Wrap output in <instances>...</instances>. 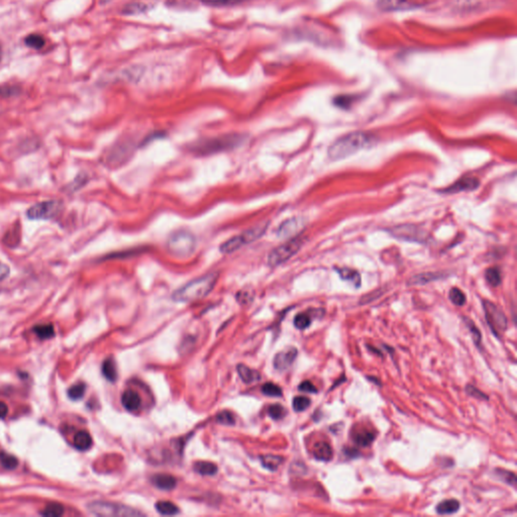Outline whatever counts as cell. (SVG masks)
<instances>
[{"mask_svg": "<svg viewBox=\"0 0 517 517\" xmlns=\"http://www.w3.org/2000/svg\"><path fill=\"white\" fill-rule=\"evenodd\" d=\"M372 144V137L365 133H351L337 139L329 148V157L332 161L346 159Z\"/></svg>", "mask_w": 517, "mask_h": 517, "instance_id": "obj_1", "label": "cell"}, {"mask_svg": "<svg viewBox=\"0 0 517 517\" xmlns=\"http://www.w3.org/2000/svg\"><path fill=\"white\" fill-rule=\"evenodd\" d=\"M218 281V274L210 273L194 279L173 293V299L177 302H191L207 296Z\"/></svg>", "mask_w": 517, "mask_h": 517, "instance_id": "obj_2", "label": "cell"}, {"mask_svg": "<svg viewBox=\"0 0 517 517\" xmlns=\"http://www.w3.org/2000/svg\"><path fill=\"white\" fill-rule=\"evenodd\" d=\"M245 139L242 136L238 135H230V136H223L220 138H213L208 139L204 141H199L196 144L191 146V152L195 153L196 155L204 156V155H210V154H217L220 152H223V150H229L232 148H235L239 147L242 143H244Z\"/></svg>", "mask_w": 517, "mask_h": 517, "instance_id": "obj_3", "label": "cell"}, {"mask_svg": "<svg viewBox=\"0 0 517 517\" xmlns=\"http://www.w3.org/2000/svg\"><path fill=\"white\" fill-rule=\"evenodd\" d=\"M195 247V238L191 232L186 230H179L172 233L167 241L169 253L177 258H187L191 256Z\"/></svg>", "mask_w": 517, "mask_h": 517, "instance_id": "obj_4", "label": "cell"}, {"mask_svg": "<svg viewBox=\"0 0 517 517\" xmlns=\"http://www.w3.org/2000/svg\"><path fill=\"white\" fill-rule=\"evenodd\" d=\"M268 227L267 223L258 224L238 235L233 236L221 246V252L222 254H230L242 249L244 246L249 245L258 240L265 233Z\"/></svg>", "mask_w": 517, "mask_h": 517, "instance_id": "obj_5", "label": "cell"}, {"mask_svg": "<svg viewBox=\"0 0 517 517\" xmlns=\"http://www.w3.org/2000/svg\"><path fill=\"white\" fill-rule=\"evenodd\" d=\"M88 511L97 516H141L142 512L126 505L114 502L95 501L87 506Z\"/></svg>", "mask_w": 517, "mask_h": 517, "instance_id": "obj_6", "label": "cell"}, {"mask_svg": "<svg viewBox=\"0 0 517 517\" xmlns=\"http://www.w3.org/2000/svg\"><path fill=\"white\" fill-rule=\"evenodd\" d=\"M485 317L491 332L496 337H500L508 328V319L501 308L489 300L483 301Z\"/></svg>", "mask_w": 517, "mask_h": 517, "instance_id": "obj_7", "label": "cell"}, {"mask_svg": "<svg viewBox=\"0 0 517 517\" xmlns=\"http://www.w3.org/2000/svg\"><path fill=\"white\" fill-rule=\"evenodd\" d=\"M304 240L301 236H296L287 241L285 244L274 249L268 257L270 266H278L285 263L291 258L303 245Z\"/></svg>", "mask_w": 517, "mask_h": 517, "instance_id": "obj_8", "label": "cell"}, {"mask_svg": "<svg viewBox=\"0 0 517 517\" xmlns=\"http://www.w3.org/2000/svg\"><path fill=\"white\" fill-rule=\"evenodd\" d=\"M63 204L58 200L41 201L31 206L27 211V217L34 221H49L55 219L62 211Z\"/></svg>", "mask_w": 517, "mask_h": 517, "instance_id": "obj_9", "label": "cell"}, {"mask_svg": "<svg viewBox=\"0 0 517 517\" xmlns=\"http://www.w3.org/2000/svg\"><path fill=\"white\" fill-rule=\"evenodd\" d=\"M391 233L400 240L410 242H423L425 240V232L415 225H399L391 229Z\"/></svg>", "mask_w": 517, "mask_h": 517, "instance_id": "obj_10", "label": "cell"}, {"mask_svg": "<svg viewBox=\"0 0 517 517\" xmlns=\"http://www.w3.org/2000/svg\"><path fill=\"white\" fill-rule=\"evenodd\" d=\"M298 351L295 348H288L278 353L274 358V367L278 371H285L290 368L297 357Z\"/></svg>", "mask_w": 517, "mask_h": 517, "instance_id": "obj_11", "label": "cell"}, {"mask_svg": "<svg viewBox=\"0 0 517 517\" xmlns=\"http://www.w3.org/2000/svg\"><path fill=\"white\" fill-rule=\"evenodd\" d=\"M304 222L302 219L299 218H293L286 222H284L281 225L279 226L277 230V234L280 238H291L294 234H296L301 228L303 227Z\"/></svg>", "mask_w": 517, "mask_h": 517, "instance_id": "obj_12", "label": "cell"}, {"mask_svg": "<svg viewBox=\"0 0 517 517\" xmlns=\"http://www.w3.org/2000/svg\"><path fill=\"white\" fill-rule=\"evenodd\" d=\"M479 180L475 177H463L458 180L454 185H451L443 190L444 193H458L462 191H473L479 187Z\"/></svg>", "mask_w": 517, "mask_h": 517, "instance_id": "obj_13", "label": "cell"}, {"mask_svg": "<svg viewBox=\"0 0 517 517\" xmlns=\"http://www.w3.org/2000/svg\"><path fill=\"white\" fill-rule=\"evenodd\" d=\"M379 7L385 11L406 10L415 7L413 0H379Z\"/></svg>", "mask_w": 517, "mask_h": 517, "instance_id": "obj_14", "label": "cell"}, {"mask_svg": "<svg viewBox=\"0 0 517 517\" xmlns=\"http://www.w3.org/2000/svg\"><path fill=\"white\" fill-rule=\"evenodd\" d=\"M376 439V434L368 428H355L352 433L353 442L360 446H369Z\"/></svg>", "mask_w": 517, "mask_h": 517, "instance_id": "obj_15", "label": "cell"}, {"mask_svg": "<svg viewBox=\"0 0 517 517\" xmlns=\"http://www.w3.org/2000/svg\"><path fill=\"white\" fill-rule=\"evenodd\" d=\"M121 403L127 411L136 412L139 410L142 405V399L138 392L132 389H128L122 393Z\"/></svg>", "mask_w": 517, "mask_h": 517, "instance_id": "obj_16", "label": "cell"}, {"mask_svg": "<svg viewBox=\"0 0 517 517\" xmlns=\"http://www.w3.org/2000/svg\"><path fill=\"white\" fill-rule=\"evenodd\" d=\"M313 456L318 461L329 462L333 457V450L327 442H319L314 444Z\"/></svg>", "mask_w": 517, "mask_h": 517, "instance_id": "obj_17", "label": "cell"}, {"mask_svg": "<svg viewBox=\"0 0 517 517\" xmlns=\"http://www.w3.org/2000/svg\"><path fill=\"white\" fill-rule=\"evenodd\" d=\"M152 483L161 490H172L176 487L177 480L175 477L168 475V474H157L152 478Z\"/></svg>", "mask_w": 517, "mask_h": 517, "instance_id": "obj_18", "label": "cell"}, {"mask_svg": "<svg viewBox=\"0 0 517 517\" xmlns=\"http://www.w3.org/2000/svg\"><path fill=\"white\" fill-rule=\"evenodd\" d=\"M152 7V3L150 1H146V0H139V1H134L126 4L123 7V13L127 15H136L145 13L148 9Z\"/></svg>", "mask_w": 517, "mask_h": 517, "instance_id": "obj_19", "label": "cell"}, {"mask_svg": "<svg viewBox=\"0 0 517 517\" xmlns=\"http://www.w3.org/2000/svg\"><path fill=\"white\" fill-rule=\"evenodd\" d=\"M92 443L93 442H92L91 436L87 432H85V430H81V432H78L75 435L74 440H73L74 446L78 450H81V451L88 450L92 446Z\"/></svg>", "mask_w": 517, "mask_h": 517, "instance_id": "obj_20", "label": "cell"}, {"mask_svg": "<svg viewBox=\"0 0 517 517\" xmlns=\"http://www.w3.org/2000/svg\"><path fill=\"white\" fill-rule=\"evenodd\" d=\"M460 507L461 504L457 499H446L438 504V506L436 507V511L441 515L452 514L458 512Z\"/></svg>", "mask_w": 517, "mask_h": 517, "instance_id": "obj_21", "label": "cell"}, {"mask_svg": "<svg viewBox=\"0 0 517 517\" xmlns=\"http://www.w3.org/2000/svg\"><path fill=\"white\" fill-rule=\"evenodd\" d=\"M238 373H239V376L241 377V379L245 383H247V384L258 381V380L261 379V375L258 374L257 371L252 370L251 368L247 367V366H245L243 364L238 366Z\"/></svg>", "mask_w": 517, "mask_h": 517, "instance_id": "obj_22", "label": "cell"}, {"mask_svg": "<svg viewBox=\"0 0 517 517\" xmlns=\"http://www.w3.org/2000/svg\"><path fill=\"white\" fill-rule=\"evenodd\" d=\"M102 374L110 382H114L117 379V371L115 362L112 358L106 359L102 364Z\"/></svg>", "mask_w": 517, "mask_h": 517, "instance_id": "obj_23", "label": "cell"}, {"mask_svg": "<svg viewBox=\"0 0 517 517\" xmlns=\"http://www.w3.org/2000/svg\"><path fill=\"white\" fill-rule=\"evenodd\" d=\"M194 471L202 476H214L218 473V467L210 462H197L194 464Z\"/></svg>", "mask_w": 517, "mask_h": 517, "instance_id": "obj_24", "label": "cell"}, {"mask_svg": "<svg viewBox=\"0 0 517 517\" xmlns=\"http://www.w3.org/2000/svg\"><path fill=\"white\" fill-rule=\"evenodd\" d=\"M337 273L339 274V276L343 280H346V281H349L355 287H360V285H361V276H360V274L357 271L352 270V269H348V268H340V269H337Z\"/></svg>", "mask_w": 517, "mask_h": 517, "instance_id": "obj_25", "label": "cell"}, {"mask_svg": "<svg viewBox=\"0 0 517 517\" xmlns=\"http://www.w3.org/2000/svg\"><path fill=\"white\" fill-rule=\"evenodd\" d=\"M312 322V316L310 314V311L298 313L294 318V326L296 329L303 331L310 327Z\"/></svg>", "mask_w": 517, "mask_h": 517, "instance_id": "obj_26", "label": "cell"}, {"mask_svg": "<svg viewBox=\"0 0 517 517\" xmlns=\"http://www.w3.org/2000/svg\"><path fill=\"white\" fill-rule=\"evenodd\" d=\"M25 42L26 45L34 50H41L42 48H44V46L46 45V39L45 37L40 36V35H37V34H32V35H29L26 38H25Z\"/></svg>", "mask_w": 517, "mask_h": 517, "instance_id": "obj_27", "label": "cell"}, {"mask_svg": "<svg viewBox=\"0 0 517 517\" xmlns=\"http://www.w3.org/2000/svg\"><path fill=\"white\" fill-rule=\"evenodd\" d=\"M442 275L441 274H437V273H426V274H421V275H417V276H414L413 278L410 279V282H409V284H412V285H422V284H426L428 282H432V281H435V280H438L439 278H441Z\"/></svg>", "mask_w": 517, "mask_h": 517, "instance_id": "obj_28", "label": "cell"}, {"mask_svg": "<svg viewBox=\"0 0 517 517\" xmlns=\"http://www.w3.org/2000/svg\"><path fill=\"white\" fill-rule=\"evenodd\" d=\"M485 278L487 280V282L493 286V287H497L500 285L501 283V273H500V270L496 267H493V268H489L486 270L485 272Z\"/></svg>", "mask_w": 517, "mask_h": 517, "instance_id": "obj_29", "label": "cell"}, {"mask_svg": "<svg viewBox=\"0 0 517 517\" xmlns=\"http://www.w3.org/2000/svg\"><path fill=\"white\" fill-rule=\"evenodd\" d=\"M156 509L162 515H176L179 513V508L169 501H159L156 504Z\"/></svg>", "mask_w": 517, "mask_h": 517, "instance_id": "obj_30", "label": "cell"}, {"mask_svg": "<svg viewBox=\"0 0 517 517\" xmlns=\"http://www.w3.org/2000/svg\"><path fill=\"white\" fill-rule=\"evenodd\" d=\"M34 332L40 339H49L55 335V330L51 323H49V325H41L35 327Z\"/></svg>", "mask_w": 517, "mask_h": 517, "instance_id": "obj_31", "label": "cell"}, {"mask_svg": "<svg viewBox=\"0 0 517 517\" xmlns=\"http://www.w3.org/2000/svg\"><path fill=\"white\" fill-rule=\"evenodd\" d=\"M261 459H262L263 466L271 471H276L280 467V465L283 463V458L279 457V456L268 455V456L262 457Z\"/></svg>", "mask_w": 517, "mask_h": 517, "instance_id": "obj_32", "label": "cell"}, {"mask_svg": "<svg viewBox=\"0 0 517 517\" xmlns=\"http://www.w3.org/2000/svg\"><path fill=\"white\" fill-rule=\"evenodd\" d=\"M495 474H496V476L499 477V479L503 482H505L506 484L512 486V487H515L516 485V476L515 474L513 472H510V471H507V470H504V469H496L495 470Z\"/></svg>", "mask_w": 517, "mask_h": 517, "instance_id": "obj_33", "label": "cell"}, {"mask_svg": "<svg viewBox=\"0 0 517 517\" xmlns=\"http://www.w3.org/2000/svg\"><path fill=\"white\" fill-rule=\"evenodd\" d=\"M464 320H465V323H466L467 328L469 329V331H470V332H471V334L473 336L474 342H475L476 346L480 349L481 348V341H482V334H481L479 329L475 326V323H474L471 319L464 318Z\"/></svg>", "mask_w": 517, "mask_h": 517, "instance_id": "obj_34", "label": "cell"}, {"mask_svg": "<svg viewBox=\"0 0 517 517\" xmlns=\"http://www.w3.org/2000/svg\"><path fill=\"white\" fill-rule=\"evenodd\" d=\"M86 392V385L82 382L71 386L68 390V396L72 400H79L83 398Z\"/></svg>", "mask_w": 517, "mask_h": 517, "instance_id": "obj_35", "label": "cell"}, {"mask_svg": "<svg viewBox=\"0 0 517 517\" xmlns=\"http://www.w3.org/2000/svg\"><path fill=\"white\" fill-rule=\"evenodd\" d=\"M64 511L65 509L61 504L51 503L46 506L44 511H42L40 514L44 516H48V517H59L64 514Z\"/></svg>", "mask_w": 517, "mask_h": 517, "instance_id": "obj_36", "label": "cell"}, {"mask_svg": "<svg viewBox=\"0 0 517 517\" xmlns=\"http://www.w3.org/2000/svg\"><path fill=\"white\" fill-rule=\"evenodd\" d=\"M448 296L451 302L457 306H463L466 303V295L459 288H451Z\"/></svg>", "mask_w": 517, "mask_h": 517, "instance_id": "obj_37", "label": "cell"}, {"mask_svg": "<svg viewBox=\"0 0 517 517\" xmlns=\"http://www.w3.org/2000/svg\"><path fill=\"white\" fill-rule=\"evenodd\" d=\"M293 409L296 412H302L310 406L311 400L306 396H297L293 399Z\"/></svg>", "mask_w": 517, "mask_h": 517, "instance_id": "obj_38", "label": "cell"}, {"mask_svg": "<svg viewBox=\"0 0 517 517\" xmlns=\"http://www.w3.org/2000/svg\"><path fill=\"white\" fill-rule=\"evenodd\" d=\"M268 412L271 418H273L274 420H280V419L284 418L287 413L286 409L281 404H278V403L271 405L268 409Z\"/></svg>", "mask_w": 517, "mask_h": 517, "instance_id": "obj_39", "label": "cell"}, {"mask_svg": "<svg viewBox=\"0 0 517 517\" xmlns=\"http://www.w3.org/2000/svg\"><path fill=\"white\" fill-rule=\"evenodd\" d=\"M262 392L270 397H281L283 394L281 388L274 383H266L262 388Z\"/></svg>", "mask_w": 517, "mask_h": 517, "instance_id": "obj_40", "label": "cell"}, {"mask_svg": "<svg viewBox=\"0 0 517 517\" xmlns=\"http://www.w3.org/2000/svg\"><path fill=\"white\" fill-rule=\"evenodd\" d=\"M0 464H1L2 467L7 470H13L17 467L18 461L13 456L3 454L2 452V454H0Z\"/></svg>", "mask_w": 517, "mask_h": 517, "instance_id": "obj_41", "label": "cell"}, {"mask_svg": "<svg viewBox=\"0 0 517 517\" xmlns=\"http://www.w3.org/2000/svg\"><path fill=\"white\" fill-rule=\"evenodd\" d=\"M466 392L468 395L472 396V397H475L477 399H480V400H488L489 397L488 395H486L484 392H482L480 389H478V388H476L475 386L473 385H467L466 386Z\"/></svg>", "mask_w": 517, "mask_h": 517, "instance_id": "obj_42", "label": "cell"}, {"mask_svg": "<svg viewBox=\"0 0 517 517\" xmlns=\"http://www.w3.org/2000/svg\"><path fill=\"white\" fill-rule=\"evenodd\" d=\"M217 421L219 423H222V424H225V425H233L234 422H235V418H234V415L231 413V412H228V411H222L221 413H219L217 415Z\"/></svg>", "mask_w": 517, "mask_h": 517, "instance_id": "obj_43", "label": "cell"}, {"mask_svg": "<svg viewBox=\"0 0 517 517\" xmlns=\"http://www.w3.org/2000/svg\"><path fill=\"white\" fill-rule=\"evenodd\" d=\"M246 0H208L207 4L212 6H231L235 4H240Z\"/></svg>", "mask_w": 517, "mask_h": 517, "instance_id": "obj_44", "label": "cell"}, {"mask_svg": "<svg viewBox=\"0 0 517 517\" xmlns=\"http://www.w3.org/2000/svg\"><path fill=\"white\" fill-rule=\"evenodd\" d=\"M17 92H18V88L15 87V86H10V85L0 86V96L9 97V96L16 95Z\"/></svg>", "mask_w": 517, "mask_h": 517, "instance_id": "obj_45", "label": "cell"}, {"mask_svg": "<svg viewBox=\"0 0 517 517\" xmlns=\"http://www.w3.org/2000/svg\"><path fill=\"white\" fill-rule=\"evenodd\" d=\"M353 98L351 96H338L334 99V103L341 109H348L352 104Z\"/></svg>", "mask_w": 517, "mask_h": 517, "instance_id": "obj_46", "label": "cell"}, {"mask_svg": "<svg viewBox=\"0 0 517 517\" xmlns=\"http://www.w3.org/2000/svg\"><path fill=\"white\" fill-rule=\"evenodd\" d=\"M298 389L300 391L302 392H307V393H317V389L316 387L310 382V381H304L301 383L299 386H298Z\"/></svg>", "mask_w": 517, "mask_h": 517, "instance_id": "obj_47", "label": "cell"}, {"mask_svg": "<svg viewBox=\"0 0 517 517\" xmlns=\"http://www.w3.org/2000/svg\"><path fill=\"white\" fill-rule=\"evenodd\" d=\"M9 275V267L3 263H0V281H3Z\"/></svg>", "mask_w": 517, "mask_h": 517, "instance_id": "obj_48", "label": "cell"}, {"mask_svg": "<svg viewBox=\"0 0 517 517\" xmlns=\"http://www.w3.org/2000/svg\"><path fill=\"white\" fill-rule=\"evenodd\" d=\"M8 413V407L4 402L0 401V419L5 418V416Z\"/></svg>", "mask_w": 517, "mask_h": 517, "instance_id": "obj_49", "label": "cell"}, {"mask_svg": "<svg viewBox=\"0 0 517 517\" xmlns=\"http://www.w3.org/2000/svg\"><path fill=\"white\" fill-rule=\"evenodd\" d=\"M343 451H344V455H347L348 457H351V458H357L360 455L359 454L360 451L355 448H346V449H343Z\"/></svg>", "mask_w": 517, "mask_h": 517, "instance_id": "obj_50", "label": "cell"}, {"mask_svg": "<svg viewBox=\"0 0 517 517\" xmlns=\"http://www.w3.org/2000/svg\"><path fill=\"white\" fill-rule=\"evenodd\" d=\"M368 378H369V379H370V381H373V382H375V383H377V384H378V385H381V382H380V381H377V380H378V379H376V378H374V377H368Z\"/></svg>", "mask_w": 517, "mask_h": 517, "instance_id": "obj_51", "label": "cell"}, {"mask_svg": "<svg viewBox=\"0 0 517 517\" xmlns=\"http://www.w3.org/2000/svg\"><path fill=\"white\" fill-rule=\"evenodd\" d=\"M1 56H2V52H1V48H0V60H1Z\"/></svg>", "mask_w": 517, "mask_h": 517, "instance_id": "obj_52", "label": "cell"}]
</instances>
